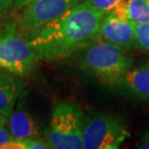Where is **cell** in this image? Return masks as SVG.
Segmentation results:
<instances>
[{
    "label": "cell",
    "mask_w": 149,
    "mask_h": 149,
    "mask_svg": "<svg viewBox=\"0 0 149 149\" xmlns=\"http://www.w3.org/2000/svg\"><path fill=\"white\" fill-rule=\"evenodd\" d=\"M106 15L83 0L30 35L28 42L39 60H62L99 40Z\"/></svg>",
    "instance_id": "1"
},
{
    "label": "cell",
    "mask_w": 149,
    "mask_h": 149,
    "mask_svg": "<svg viewBox=\"0 0 149 149\" xmlns=\"http://www.w3.org/2000/svg\"><path fill=\"white\" fill-rule=\"evenodd\" d=\"M79 52V69L108 86L133 65V58L126 52L102 40H97Z\"/></svg>",
    "instance_id": "2"
},
{
    "label": "cell",
    "mask_w": 149,
    "mask_h": 149,
    "mask_svg": "<svg viewBox=\"0 0 149 149\" xmlns=\"http://www.w3.org/2000/svg\"><path fill=\"white\" fill-rule=\"evenodd\" d=\"M83 117L81 107L74 101L65 100L56 103L47 138L50 148H82Z\"/></svg>",
    "instance_id": "3"
},
{
    "label": "cell",
    "mask_w": 149,
    "mask_h": 149,
    "mask_svg": "<svg viewBox=\"0 0 149 149\" xmlns=\"http://www.w3.org/2000/svg\"><path fill=\"white\" fill-rule=\"evenodd\" d=\"M131 136L120 116L92 111L83 117L82 148L117 149Z\"/></svg>",
    "instance_id": "4"
},
{
    "label": "cell",
    "mask_w": 149,
    "mask_h": 149,
    "mask_svg": "<svg viewBox=\"0 0 149 149\" xmlns=\"http://www.w3.org/2000/svg\"><path fill=\"white\" fill-rule=\"evenodd\" d=\"M38 56L28 39L17 30V23L0 25V69L20 77L33 74Z\"/></svg>",
    "instance_id": "5"
},
{
    "label": "cell",
    "mask_w": 149,
    "mask_h": 149,
    "mask_svg": "<svg viewBox=\"0 0 149 149\" xmlns=\"http://www.w3.org/2000/svg\"><path fill=\"white\" fill-rule=\"evenodd\" d=\"M80 0H33L24 6L17 22L19 33L28 39L41 27L62 16Z\"/></svg>",
    "instance_id": "6"
},
{
    "label": "cell",
    "mask_w": 149,
    "mask_h": 149,
    "mask_svg": "<svg viewBox=\"0 0 149 149\" xmlns=\"http://www.w3.org/2000/svg\"><path fill=\"white\" fill-rule=\"evenodd\" d=\"M99 40L108 42L124 52L136 49L134 23L111 13L107 14L104 17Z\"/></svg>",
    "instance_id": "7"
},
{
    "label": "cell",
    "mask_w": 149,
    "mask_h": 149,
    "mask_svg": "<svg viewBox=\"0 0 149 149\" xmlns=\"http://www.w3.org/2000/svg\"><path fill=\"white\" fill-rule=\"evenodd\" d=\"M109 87L127 96L149 101V69L145 67L131 69L112 81Z\"/></svg>",
    "instance_id": "8"
},
{
    "label": "cell",
    "mask_w": 149,
    "mask_h": 149,
    "mask_svg": "<svg viewBox=\"0 0 149 149\" xmlns=\"http://www.w3.org/2000/svg\"><path fill=\"white\" fill-rule=\"evenodd\" d=\"M17 109L9 116V131L13 138L17 139H37L40 136V129L37 122L27 111L23 104V94L19 97Z\"/></svg>",
    "instance_id": "9"
},
{
    "label": "cell",
    "mask_w": 149,
    "mask_h": 149,
    "mask_svg": "<svg viewBox=\"0 0 149 149\" xmlns=\"http://www.w3.org/2000/svg\"><path fill=\"white\" fill-rule=\"evenodd\" d=\"M24 85L22 77L0 69V112L7 117L12 114Z\"/></svg>",
    "instance_id": "10"
},
{
    "label": "cell",
    "mask_w": 149,
    "mask_h": 149,
    "mask_svg": "<svg viewBox=\"0 0 149 149\" xmlns=\"http://www.w3.org/2000/svg\"><path fill=\"white\" fill-rule=\"evenodd\" d=\"M111 13L132 23H149L147 0H122Z\"/></svg>",
    "instance_id": "11"
},
{
    "label": "cell",
    "mask_w": 149,
    "mask_h": 149,
    "mask_svg": "<svg viewBox=\"0 0 149 149\" xmlns=\"http://www.w3.org/2000/svg\"><path fill=\"white\" fill-rule=\"evenodd\" d=\"M136 49L149 52V23H134Z\"/></svg>",
    "instance_id": "12"
},
{
    "label": "cell",
    "mask_w": 149,
    "mask_h": 149,
    "mask_svg": "<svg viewBox=\"0 0 149 149\" xmlns=\"http://www.w3.org/2000/svg\"><path fill=\"white\" fill-rule=\"evenodd\" d=\"M92 6L105 14H109L122 0H87Z\"/></svg>",
    "instance_id": "13"
},
{
    "label": "cell",
    "mask_w": 149,
    "mask_h": 149,
    "mask_svg": "<svg viewBox=\"0 0 149 149\" xmlns=\"http://www.w3.org/2000/svg\"><path fill=\"white\" fill-rule=\"evenodd\" d=\"M22 149H47L50 148L47 141H44L40 138L37 139H19Z\"/></svg>",
    "instance_id": "14"
},
{
    "label": "cell",
    "mask_w": 149,
    "mask_h": 149,
    "mask_svg": "<svg viewBox=\"0 0 149 149\" xmlns=\"http://www.w3.org/2000/svg\"><path fill=\"white\" fill-rule=\"evenodd\" d=\"M14 138L12 136L10 131L6 130L4 127H0V148L6 149L7 145L12 141Z\"/></svg>",
    "instance_id": "15"
},
{
    "label": "cell",
    "mask_w": 149,
    "mask_h": 149,
    "mask_svg": "<svg viewBox=\"0 0 149 149\" xmlns=\"http://www.w3.org/2000/svg\"><path fill=\"white\" fill-rule=\"evenodd\" d=\"M14 0H0V19L4 17L13 9Z\"/></svg>",
    "instance_id": "16"
},
{
    "label": "cell",
    "mask_w": 149,
    "mask_h": 149,
    "mask_svg": "<svg viewBox=\"0 0 149 149\" xmlns=\"http://www.w3.org/2000/svg\"><path fill=\"white\" fill-rule=\"evenodd\" d=\"M136 147L139 149H149V130L141 136Z\"/></svg>",
    "instance_id": "17"
},
{
    "label": "cell",
    "mask_w": 149,
    "mask_h": 149,
    "mask_svg": "<svg viewBox=\"0 0 149 149\" xmlns=\"http://www.w3.org/2000/svg\"><path fill=\"white\" fill-rule=\"evenodd\" d=\"M33 0H14V6L13 9L15 10H19V9H22L24 6L29 4Z\"/></svg>",
    "instance_id": "18"
},
{
    "label": "cell",
    "mask_w": 149,
    "mask_h": 149,
    "mask_svg": "<svg viewBox=\"0 0 149 149\" xmlns=\"http://www.w3.org/2000/svg\"><path fill=\"white\" fill-rule=\"evenodd\" d=\"M7 122H8V117L3 114L2 112H0V127H5Z\"/></svg>",
    "instance_id": "19"
},
{
    "label": "cell",
    "mask_w": 149,
    "mask_h": 149,
    "mask_svg": "<svg viewBox=\"0 0 149 149\" xmlns=\"http://www.w3.org/2000/svg\"><path fill=\"white\" fill-rule=\"evenodd\" d=\"M142 67H145V68H147V69H149V60H145L144 63L142 64Z\"/></svg>",
    "instance_id": "20"
},
{
    "label": "cell",
    "mask_w": 149,
    "mask_h": 149,
    "mask_svg": "<svg viewBox=\"0 0 149 149\" xmlns=\"http://www.w3.org/2000/svg\"><path fill=\"white\" fill-rule=\"evenodd\" d=\"M147 1H148V3H149V0H147Z\"/></svg>",
    "instance_id": "21"
}]
</instances>
